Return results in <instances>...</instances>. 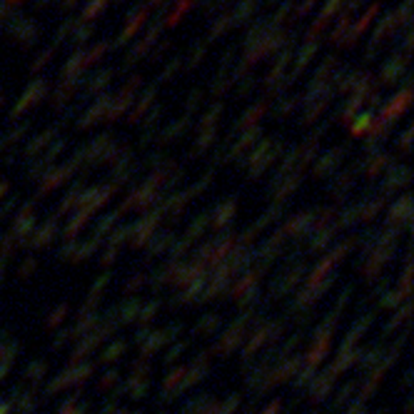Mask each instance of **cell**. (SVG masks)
Here are the masks:
<instances>
[{"label": "cell", "instance_id": "277c9868", "mask_svg": "<svg viewBox=\"0 0 414 414\" xmlns=\"http://www.w3.org/2000/svg\"><path fill=\"white\" fill-rule=\"evenodd\" d=\"M260 8V0H239V6H235V11L230 13L232 16L235 25H244V23H250V18L257 13Z\"/></svg>", "mask_w": 414, "mask_h": 414}, {"label": "cell", "instance_id": "7a4b0ae2", "mask_svg": "<svg viewBox=\"0 0 414 414\" xmlns=\"http://www.w3.org/2000/svg\"><path fill=\"white\" fill-rule=\"evenodd\" d=\"M397 28H399V23H397V18L394 16H387L384 18L379 25H374V35H372V48H379V45H384V43H389L394 37V32H397Z\"/></svg>", "mask_w": 414, "mask_h": 414}, {"label": "cell", "instance_id": "e0dca14e", "mask_svg": "<svg viewBox=\"0 0 414 414\" xmlns=\"http://www.w3.org/2000/svg\"><path fill=\"white\" fill-rule=\"evenodd\" d=\"M50 3H53V0H40V6H50Z\"/></svg>", "mask_w": 414, "mask_h": 414}, {"label": "cell", "instance_id": "30bf717a", "mask_svg": "<svg viewBox=\"0 0 414 414\" xmlns=\"http://www.w3.org/2000/svg\"><path fill=\"white\" fill-rule=\"evenodd\" d=\"M230 28H235V23H232V16H230V13H225L223 18H218V20H215V28H213V37H220V35H225V32H227Z\"/></svg>", "mask_w": 414, "mask_h": 414}, {"label": "cell", "instance_id": "ba28073f", "mask_svg": "<svg viewBox=\"0 0 414 414\" xmlns=\"http://www.w3.org/2000/svg\"><path fill=\"white\" fill-rule=\"evenodd\" d=\"M347 0H327V3H324V8H322V13H319V18H322V20H332V18H337L340 16V11H342V6H345Z\"/></svg>", "mask_w": 414, "mask_h": 414}, {"label": "cell", "instance_id": "9c48e42d", "mask_svg": "<svg viewBox=\"0 0 414 414\" xmlns=\"http://www.w3.org/2000/svg\"><path fill=\"white\" fill-rule=\"evenodd\" d=\"M105 6H107V0H90L85 6V11H83V20H93V18H97L102 11H105Z\"/></svg>", "mask_w": 414, "mask_h": 414}, {"label": "cell", "instance_id": "52a82bcc", "mask_svg": "<svg viewBox=\"0 0 414 414\" xmlns=\"http://www.w3.org/2000/svg\"><path fill=\"white\" fill-rule=\"evenodd\" d=\"M158 35H160V23H155V25H153V28H150V30H148V32H145V35H143V37H140L138 43H135V45H138V48H135V50H133V58H140V55H143V53H145V50H148V48H150V45H153V43H155V40H158Z\"/></svg>", "mask_w": 414, "mask_h": 414}, {"label": "cell", "instance_id": "5b68a950", "mask_svg": "<svg viewBox=\"0 0 414 414\" xmlns=\"http://www.w3.org/2000/svg\"><path fill=\"white\" fill-rule=\"evenodd\" d=\"M377 13H379V3H374V6H369V8H367V11H365V16H362L360 20H357L355 25L350 28V30H352V35H355V37H360L362 32H365L367 28L372 25V20H374V18H377Z\"/></svg>", "mask_w": 414, "mask_h": 414}, {"label": "cell", "instance_id": "6da1fadb", "mask_svg": "<svg viewBox=\"0 0 414 414\" xmlns=\"http://www.w3.org/2000/svg\"><path fill=\"white\" fill-rule=\"evenodd\" d=\"M11 35L16 37L20 45H30L32 40L37 37V28H35V23L28 20V18L16 16L11 20Z\"/></svg>", "mask_w": 414, "mask_h": 414}, {"label": "cell", "instance_id": "ac0fdd59", "mask_svg": "<svg viewBox=\"0 0 414 414\" xmlns=\"http://www.w3.org/2000/svg\"><path fill=\"white\" fill-rule=\"evenodd\" d=\"M73 3H75V0H65V6H68V8L73 6Z\"/></svg>", "mask_w": 414, "mask_h": 414}, {"label": "cell", "instance_id": "3957f363", "mask_svg": "<svg viewBox=\"0 0 414 414\" xmlns=\"http://www.w3.org/2000/svg\"><path fill=\"white\" fill-rule=\"evenodd\" d=\"M148 6H140L138 11L133 13V16L128 18V23H125V30H122V35H120V40L117 43H128V40H133L135 37V32L143 28V23L148 20Z\"/></svg>", "mask_w": 414, "mask_h": 414}, {"label": "cell", "instance_id": "8fae6325", "mask_svg": "<svg viewBox=\"0 0 414 414\" xmlns=\"http://www.w3.org/2000/svg\"><path fill=\"white\" fill-rule=\"evenodd\" d=\"M90 35H93V25H88L85 20L78 23V25H73V40L75 43H85Z\"/></svg>", "mask_w": 414, "mask_h": 414}, {"label": "cell", "instance_id": "8992f818", "mask_svg": "<svg viewBox=\"0 0 414 414\" xmlns=\"http://www.w3.org/2000/svg\"><path fill=\"white\" fill-rule=\"evenodd\" d=\"M192 6H195V0H177L175 8H172V13L167 16V20H165V25H167V28H175L177 23L182 20V16L192 11Z\"/></svg>", "mask_w": 414, "mask_h": 414}, {"label": "cell", "instance_id": "2e32d148", "mask_svg": "<svg viewBox=\"0 0 414 414\" xmlns=\"http://www.w3.org/2000/svg\"><path fill=\"white\" fill-rule=\"evenodd\" d=\"M150 6H160V3H165V0H148Z\"/></svg>", "mask_w": 414, "mask_h": 414}, {"label": "cell", "instance_id": "9a60e30c", "mask_svg": "<svg viewBox=\"0 0 414 414\" xmlns=\"http://www.w3.org/2000/svg\"><path fill=\"white\" fill-rule=\"evenodd\" d=\"M8 8H13V6H20V3H25V0H3Z\"/></svg>", "mask_w": 414, "mask_h": 414}, {"label": "cell", "instance_id": "7c38bea8", "mask_svg": "<svg viewBox=\"0 0 414 414\" xmlns=\"http://www.w3.org/2000/svg\"><path fill=\"white\" fill-rule=\"evenodd\" d=\"M107 45H110V43H97V48H93L90 53H88V58H85L88 63H90V60H97V58H100V55L107 50Z\"/></svg>", "mask_w": 414, "mask_h": 414}, {"label": "cell", "instance_id": "5bb4252c", "mask_svg": "<svg viewBox=\"0 0 414 414\" xmlns=\"http://www.w3.org/2000/svg\"><path fill=\"white\" fill-rule=\"evenodd\" d=\"M397 70H399V60H397V63H394V60H392V63H387V68H384V73L392 75V73H397Z\"/></svg>", "mask_w": 414, "mask_h": 414}, {"label": "cell", "instance_id": "4fadbf2b", "mask_svg": "<svg viewBox=\"0 0 414 414\" xmlns=\"http://www.w3.org/2000/svg\"><path fill=\"white\" fill-rule=\"evenodd\" d=\"M314 3H317V0H302V3H300V8H297V18L307 16V13L314 8Z\"/></svg>", "mask_w": 414, "mask_h": 414}]
</instances>
